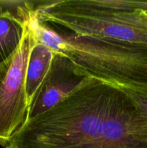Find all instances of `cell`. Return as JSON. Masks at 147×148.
<instances>
[{"label": "cell", "mask_w": 147, "mask_h": 148, "mask_svg": "<svg viewBox=\"0 0 147 148\" xmlns=\"http://www.w3.org/2000/svg\"><path fill=\"white\" fill-rule=\"evenodd\" d=\"M134 97L143 112L147 115V98H143L136 95H134Z\"/></svg>", "instance_id": "cell-8"}, {"label": "cell", "mask_w": 147, "mask_h": 148, "mask_svg": "<svg viewBox=\"0 0 147 148\" xmlns=\"http://www.w3.org/2000/svg\"><path fill=\"white\" fill-rule=\"evenodd\" d=\"M28 22L39 42L65 56L75 75L147 98L146 45L77 36L39 20L35 8Z\"/></svg>", "instance_id": "cell-2"}, {"label": "cell", "mask_w": 147, "mask_h": 148, "mask_svg": "<svg viewBox=\"0 0 147 148\" xmlns=\"http://www.w3.org/2000/svg\"><path fill=\"white\" fill-rule=\"evenodd\" d=\"M54 54L53 51L39 40L32 49L25 77V91L29 108L48 72Z\"/></svg>", "instance_id": "cell-7"}, {"label": "cell", "mask_w": 147, "mask_h": 148, "mask_svg": "<svg viewBox=\"0 0 147 148\" xmlns=\"http://www.w3.org/2000/svg\"><path fill=\"white\" fill-rule=\"evenodd\" d=\"M84 78L75 75L69 61L55 53L48 72L35 96L27 118L39 115L64 99Z\"/></svg>", "instance_id": "cell-5"}, {"label": "cell", "mask_w": 147, "mask_h": 148, "mask_svg": "<svg viewBox=\"0 0 147 148\" xmlns=\"http://www.w3.org/2000/svg\"><path fill=\"white\" fill-rule=\"evenodd\" d=\"M35 10L41 22L77 36L147 46V1H41Z\"/></svg>", "instance_id": "cell-3"}, {"label": "cell", "mask_w": 147, "mask_h": 148, "mask_svg": "<svg viewBox=\"0 0 147 148\" xmlns=\"http://www.w3.org/2000/svg\"><path fill=\"white\" fill-rule=\"evenodd\" d=\"M4 10L0 12V63L11 56L18 46L29 12L35 2L0 1Z\"/></svg>", "instance_id": "cell-6"}, {"label": "cell", "mask_w": 147, "mask_h": 148, "mask_svg": "<svg viewBox=\"0 0 147 148\" xmlns=\"http://www.w3.org/2000/svg\"><path fill=\"white\" fill-rule=\"evenodd\" d=\"M4 10V8L1 5V4H0V12H2Z\"/></svg>", "instance_id": "cell-9"}, {"label": "cell", "mask_w": 147, "mask_h": 148, "mask_svg": "<svg viewBox=\"0 0 147 148\" xmlns=\"http://www.w3.org/2000/svg\"><path fill=\"white\" fill-rule=\"evenodd\" d=\"M4 148H147V115L133 94L85 77L54 106L26 119Z\"/></svg>", "instance_id": "cell-1"}, {"label": "cell", "mask_w": 147, "mask_h": 148, "mask_svg": "<svg viewBox=\"0 0 147 148\" xmlns=\"http://www.w3.org/2000/svg\"><path fill=\"white\" fill-rule=\"evenodd\" d=\"M37 40L27 17L18 46L0 63V145L4 147L25 121L30 109L25 91L26 71L31 51Z\"/></svg>", "instance_id": "cell-4"}]
</instances>
